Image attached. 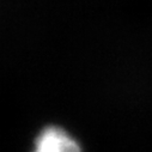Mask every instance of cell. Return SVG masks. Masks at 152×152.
<instances>
[{
	"label": "cell",
	"instance_id": "1",
	"mask_svg": "<svg viewBox=\"0 0 152 152\" xmlns=\"http://www.w3.org/2000/svg\"><path fill=\"white\" fill-rule=\"evenodd\" d=\"M32 152H83L80 145L65 129L48 126L35 140Z\"/></svg>",
	"mask_w": 152,
	"mask_h": 152
}]
</instances>
